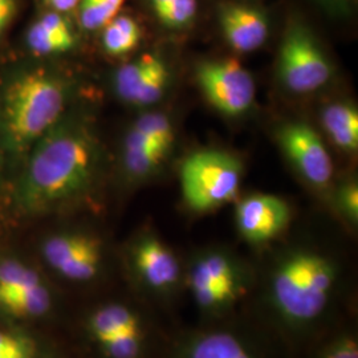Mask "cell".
<instances>
[{
    "label": "cell",
    "instance_id": "cell-1",
    "mask_svg": "<svg viewBox=\"0 0 358 358\" xmlns=\"http://www.w3.org/2000/svg\"><path fill=\"white\" fill-rule=\"evenodd\" d=\"M100 161L99 141L81 122L56 124L40 140L19 187L22 207L45 211L90 192Z\"/></svg>",
    "mask_w": 358,
    "mask_h": 358
},
{
    "label": "cell",
    "instance_id": "cell-2",
    "mask_svg": "<svg viewBox=\"0 0 358 358\" xmlns=\"http://www.w3.org/2000/svg\"><path fill=\"white\" fill-rule=\"evenodd\" d=\"M337 285V268L327 256L294 251L282 257L269 280V301L285 324L303 328L320 319Z\"/></svg>",
    "mask_w": 358,
    "mask_h": 358
},
{
    "label": "cell",
    "instance_id": "cell-3",
    "mask_svg": "<svg viewBox=\"0 0 358 358\" xmlns=\"http://www.w3.org/2000/svg\"><path fill=\"white\" fill-rule=\"evenodd\" d=\"M68 87L43 69L16 77L4 90L1 124L7 143L24 149L53 128L64 110Z\"/></svg>",
    "mask_w": 358,
    "mask_h": 358
},
{
    "label": "cell",
    "instance_id": "cell-4",
    "mask_svg": "<svg viewBox=\"0 0 358 358\" xmlns=\"http://www.w3.org/2000/svg\"><path fill=\"white\" fill-rule=\"evenodd\" d=\"M242 176V162L232 154L217 149L195 152L180 166L183 199L195 213L214 211L235 199Z\"/></svg>",
    "mask_w": 358,
    "mask_h": 358
},
{
    "label": "cell",
    "instance_id": "cell-5",
    "mask_svg": "<svg viewBox=\"0 0 358 358\" xmlns=\"http://www.w3.org/2000/svg\"><path fill=\"white\" fill-rule=\"evenodd\" d=\"M186 284L203 313L220 315L247 294L250 280L235 257L222 251H208L192 262Z\"/></svg>",
    "mask_w": 358,
    "mask_h": 358
},
{
    "label": "cell",
    "instance_id": "cell-6",
    "mask_svg": "<svg viewBox=\"0 0 358 358\" xmlns=\"http://www.w3.org/2000/svg\"><path fill=\"white\" fill-rule=\"evenodd\" d=\"M332 65L316 36L303 23H291L279 52V76L282 85L297 94L324 87L332 76Z\"/></svg>",
    "mask_w": 358,
    "mask_h": 358
},
{
    "label": "cell",
    "instance_id": "cell-7",
    "mask_svg": "<svg viewBox=\"0 0 358 358\" xmlns=\"http://www.w3.org/2000/svg\"><path fill=\"white\" fill-rule=\"evenodd\" d=\"M88 332L106 358H142L148 331L142 317L121 303L96 309L88 319Z\"/></svg>",
    "mask_w": 358,
    "mask_h": 358
},
{
    "label": "cell",
    "instance_id": "cell-8",
    "mask_svg": "<svg viewBox=\"0 0 358 358\" xmlns=\"http://www.w3.org/2000/svg\"><path fill=\"white\" fill-rule=\"evenodd\" d=\"M195 76L206 100L222 115H244L255 101V81L235 59L203 62Z\"/></svg>",
    "mask_w": 358,
    "mask_h": 358
},
{
    "label": "cell",
    "instance_id": "cell-9",
    "mask_svg": "<svg viewBox=\"0 0 358 358\" xmlns=\"http://www.w3.org/2000/svg\"><path fill=\"white\" fill-rule=\"evenodd\" d=\"M43 255L52 268L71 282H90L103 266L100 241L83 232L53 235L43 245Z\"/></svg>",
    "mask_w": 358,
    "mask_h": 358
},
{
    "label": "cell",
    "instance_id": "cell-10",
    "mask_svg": "<svg viewBox=\"0 0 358 358\" xmlns=\"http://www.w3.org/2000/svg\"><path fill=\"white\" fill-rule=\"evenodd\" d=\"M284 153L303 178L325 190L333 177V161L319 133L304 122H288L278 131Z\"/></svg>",
    "mask_w": 358,
    "mask_h": 358
},
{
    "label": "cell",
    "instance_id": "cell-11",
    "mask_svg": "<svg viewBox=\"0 0 358 358\" xmlns=\"http://www.w3.org/2000/svg\"><path fill=\"white\" fill-rule=\"evenodd\" d=\"M130 264L136 279L149 294H173L180 284L178 257L153 234L143 235L134 243Z\"/></svg>",
    "mask_w": 358,
    "mask_h": 358
},
{
    "label": "cell",
    "instance_id": "cell-12",
    "mask_svg": "<svg viewBox=\"0 0 358 358\" xmlns=\"http://www.w3.org/2000/svg\"><path fill=\"white\" fill-rule=\"evenodd\" d=\"M235 217L238 230L247 242L263 244L287 229L291 220V208L279 196L255 194L238 205Z\"/></svg>",
    "mask_w": 358,
    "mask_h": 358
},
{
    "label": "cell",
    "instance_id": "cell-13",
    "mask_svg": "<svg viewBox=\"0 0 358 358\" xmlns=\"http://www.w3.org/2000/svg\"><path fill=\"white\" fill-rule=\"evenodd\" d=\"M217 22L223 38L239 53L259 50L268 38L267 15L256 7L224 1L217 8Z\"/></svg>",
    "mask_w": 358,
    "mask_h": 358
},
{
    "label": "cell",
    "instance_id": "cell-14",
    "mask_svg": "<svg viewBox=\"0 0 358 358\" xmlns=\"http://www.w3.org/2000/svg\"><path fill=\"white\" fill-rule=\"evenodd\" d=\"M177 358H262L254 346L238 333L206 331L195 333L179 345Z\"/></svg>",
    "mask_w": 358,
    "mask_h": 358
},
{
    "label": "cell",
    "instance_id": "cell-15",
    "mask_svg": "<svg viewBox=\"0 0 358 358\" xmlns=\"http://www.w3.org/2000/svg\"><path fill=\"white\" fill-rule=\"evenodd\" d=\"M167 154L169 149L131 128L124 145V166L130 178L142 180L153 176Z\"/></svg>",
    "mask_w": 358,
    "mask_h": 358
},
{
    "label": "cell",
    "instance_id": "cell-16",
    "mask_svg": "<svg viewBox=\"0 0 358 358\" xmlns=\"http://www.w3.org/2000/svg\"><path fill=\"white\" fill-rule=\"evenodd\" d=\"M322 125L333 143L346 152L358 148V112L350 103H336L322 110Z\"/></svg>",
    "mask_w": 358,
    "mask_h": 358
},
{
    "label": "cell",
    "instance_id": "cell-17",
    "mask_svg": "<svg viewBox=\"0 0 358 358\" xmlns=\"http://www.w3.org/2000/svg\"><path fill=\"white\" fill-rule=\"evenodd\" d=\"M51 307V294L44 282L0 296V309L16 317H38Z\"/></svg>",
    "mask_w": 358,
    "mask_h": 358
},
{
    "label": "cell",
    "instance_id": "cell-18",
    "mask_svg": "<svg viewBox=\"0 0 358 358\" xmlns=\"http://www.w3.org/2000/svg\"><path fill=\"white\" fill-rule=\"evenodd\" d=\"M140 24L128 15H120L103 27V45L113 56L127 55L141 41Z\"/></svg>",
    "mask_w": 358,
    "mask_h": 358
},
{
    "label": "cell",
    "instance_id": "cell-19",
    "mask_svg": "<svg viewBox=\"0 0 358 358\" xmlns=\"http://www.w3.org/2000/svg\"><path fill=\"white\" fill-rule=\"evenodd\" d=\"M157 57L158 56L154 53H145L140 59L122 65L117 71L115 77V90L124 101L134 105L142 83L155 63Z\"/></svg>",
    "mask_w": 358,
    "mask_h": 358
},
{
    "label": "cell",
    "instance_id": "cell-20",
    "mask_svg": "<svg viewBox=\"0 0 358 358\" xmlns=\"http://www.w3.org/2000/svg\"><path fill=\"white\" fill-rule=\"evenodd\" d=\"M27 43L31 51L35 52L36 55H55L72 50L75 45V35L55 32L43 26L38 20L28 29Z\"/></svg>",
    "mask_w": 358,
    "mask_h": 358
},
{
    "label": "cell",
    "instance_id": "cell-21",
    "mask_svg": "<svg viewBox=\"0 0 358 358\" xmlns=\"http://www.w3.org/2000/svg\"><path fill=\"white\" fill-rule=\"evenodd\" d=\"M125 0H80V23L88 31H96L115 19Z\"/></svg>",
    "mask_w": 358,
    "mask_h": 358
},
{
    "label": "cell",
    "instance_id": "cell-22",
    "mask_svg": "<svg viewBox=\"0 0 358 358\" xmlns=\"http://www.w3.org/2000/svg\"><path fill=\"white\" fill-rule=\"evenodd\" d=\"M170 81V72L166 63L162 57H157L149 73L145 77L138 94L136 97L134 105L138 106H149L159 101L165 94Z\"/></svg>",
    "mask_w": 358,
    "mask_h": 358
},
{
    "label": "cell",
    "instance_id": "cell-23",
    "mask_svg": "<svg viewBox=\"0 0 358 358\" xmlns=\"http://www.w3.org/2000/svg\"><path fill=\"white\" fill-rule=\"evenodd\" d=\"M43 282L36 271L28 268L24 264L7 260L0 263V296L28 288Z\"/></svg>",
    "mask_w": 358,
    "mask_h": 358
},
{
    "label": "cell",
    "instance_id": "cell-24",
    "mask_svg": "<svg viewBox=\"0 0 358 358\" xmlns=\"http://www.w3.org/2000/svg\"><path fill=\"white\" fill-rule=\"evenodd\" d=\"M133 129L145 134L152 141L157 142L171 150L174 143V129L170 118L161 113L143 115L134 122Z\"/></svg>",
    "mask_w": 358,
    "mask_h": 358
},
{
    "label": "cell",
    "instance_id": "cell-25",
    "mask_svg": "<svg viewBox=\"0 0 358 358\" xmlns=\"http://www.w3.org/2000/svg\"><path fill=\"white\" fill-rule=\"evenodd\" d=\"M198 13L196 0H171L157 17L162 26L170 29H183L190 26Z\"/></svg>",
    "mask_w": 358,
    "mask_h": 358
},
{
    "label": "cell",
    "instance_id": "cell-26",
    "mask_svg": "<svg viewBox=\"0 0 358 358\" xmlns=\"http://www.w3.org/2000/svg\"><path fill=\"white\" fill-rule=\"evenodd\" d=\"M336 205L341 214L352 223L358 222V186L356 182L350 180L341 185L336 192Z\"/></svg>",
    "mask_w": 358,
    "mask_h": 358
},
{
    "label": "cell",
    "instance_id": "cell-27",
    "mask_svg": "<svg viewBox=\"0 0 358 358\" xmlns=\"http://www.w3.org/2000/svg\"><path fill=\"white\" fill-rule=\"evenodd\" d=\"M321 358H358V344L356 338L343 336L329 346Z\"/></svg>",
    "mask_w": 358,
    "mask_h": 358
},
{
    "label": "cell",
    "instance_id": "cell-28",
    "mask_svg": "<svg viewBox=\"0 0 358 358\" xmlns=\"http://www.w3.org/2000/svg\"><path fill=\"white\" fill-rule=\"evenodd\" d=\"M29 348H36V344L26 334L0 329V353L29 349Z\"/></svg>",
    "mask_w": 358,
    "mask_h": 358
},
{
    "label": "cell",
    "instance_id": "cell-29",
    "mask_svg": "<svg viewBox=\"0 0 358 358\" xmlns=\"http://www.w3.org/2000/svg\"><path fill=\"white\" fill-rule=\"evenodd\" d=\"M317 4L322 11L334 16V17H344L353 13V7L356 6L357 0H310Z\"/></svg>",
    "mask_w": 358,
    "mask_h": 358
},
{
    "label": "cell",
    "instance_id": "cell-30",
    "mask_svg": "<svg viewBox=\"0 0 358 358\" xmlns=\"http://www.w3.org/2000/svg\"><path fill=\"white\" fill-rule=\"evenodd\" d=\"M16 13V1L11 0L0 7V36L6 28L11 23L13 15Z\"/></svg>",
    "mask_w": 358,
    "mask_h": 358
},
{
    "label": "cell",
    "instance_id": "cell-31",
    "mask_svg": "<svg viewBox=\"0 0 358 358\" xmlns=\"http://www.w3.org/2000/svg\"><path fill=\"white\" fill-rule=\"evenodd\" d=\"M57 13H68L78 6L80 0H47Z\"/></svg>",
    "mask_w": 358,
    "mask_h": 358
},
{
    "label": "cell",
    "instance_id": "cell-32",
    "mask_svg": "<svg viewBox=\"0 0 358 358\" xmlns=\"http://www.w3.org/2000/svg\"><path fill=\"white\" fill-rule=\"evenodd\" d=\"M36 357V348L22 349L15 352H4L0 353V358H35Z\"/></svg>",
    "mask_w": 358,
    "mask_h": 358
},
{
    "label": "cell",
    "instance_id": "cell-33",
    "mask_svg": "<svg viewBox=\"0 0 358 358\" xmlns=\"http://www.w3.org/2000/svg\"><path fill=\"white\" fill-rule=\"evenodd\" d=\"M170 1L171 0H149V4L153 10L154 15L158 16L170 4Z\"/></svg>",
    "mask_w": 358,
    "mask_h": 358
},
{
    "label": "cell",
    "instance_id": "cell-34",
    "mask_svg": "<svg viewBox=\"0 0 358 358\" xmlns=\"http://www.w3.org/2000/svg\"><path fill=\"white\" fill-rule=\"evenodd\" d=\"M8 1H11V0H0V7L3 6V4H6V3H8Z\"/></svg>",
    "mask_w": 358,
    "mask_h": 358
}]
</instances>
